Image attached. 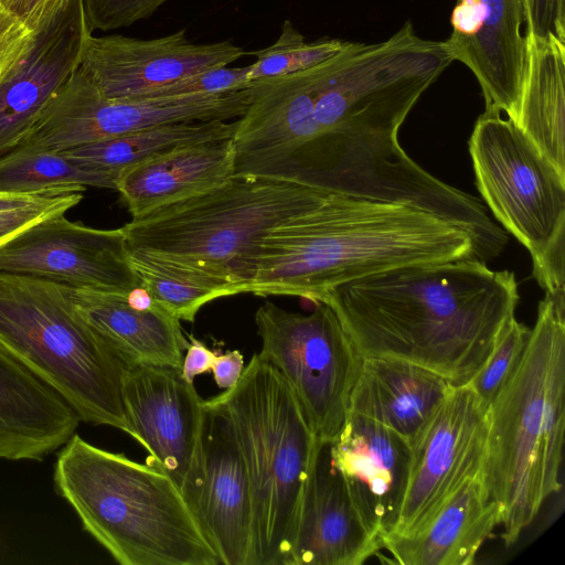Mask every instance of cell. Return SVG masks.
I'll return each instance as SVG.
<instances>
[{"label": "cell", "mask_w": 565, "mask_h": 565, "mask_svg": "<svg viewBox=\"0 0 565 565\" xmlns=\"http://www.w3.org/2000/svg\"><path fill=\"white\" fill-rule=\"evenodd\" d=\"M454 62L444 42L405 22L376 43L349 44L288 75L254 79L234 134L239 160L259 172H296L360 199L428 207L443 183L413 161L398 130Z\"/></svg>", "instance_id": "cell-1"}, {"label": "cell", "mask_w": 565, "mask_h": 565, "mask_svg": "<svg viewBox=\"0 0 565 565\" xmlns=\"http://www.w3.org/2000/svg\"><path fill=\"white\" fill-rule=\"evenodd\" d=\"M519 299L513 271L458 259L376 273L319 301L335 312L361 359L406 361L460 386L486 363Z\"/></svg>", "instance_id": "cell-2"}, {"label": "cell", "mask_w": 565, "mask_h": 565, "mask_svg": "<svg viewBox=\"0 0 565 565\" xmlns=\"http://www.w3.org/2000/svg\"><path fill=\"white\" fill-rule=\"evenodd\" d=\"M458 259L479 260L462 228L411 205L331 190L258 242L243 294L316 303L329 289L376 273Z\"/></svg>", "instance_id": "cell-3"}, {"label": "cell", "mask_w": 565, "mask_h": 565, "mask_svg": "<svg viewBox=\"0 0 565 565\" xmlns=\"http://www.w3.org/2000/svg\"><path fill=\"white\" fill-rule=\"evenodd\" d=\"M565 287L545 291L523 356L489 405L483 483L513 545L558 492L565 427Z\"/></svg>", "instance_id": "cell-4"}, {"label": "cell", "mask_w": 565, "mask_h": 565, "mask_svg": "<svg viewBox=\"0 0 565 565\" xmlns=\"http://www.w3.org/2000/svg\"><path fill=\"white\" fill-rule=\"evenodd\" d=\"M54 482L83 527L121 565H220L177 484L160 469L79 435L57 455Z\"/></svg>", "instance_id": "cell-5"}, {"label": "cell", "mask_w": 565, "mask_h": 565, "mask_svg": "<svg viewBox=\"0 0 565 565\" xmlns=\"http://www.w3.org/2000/svg\"><path fill=\"white\" fill-rule=\"evenodd\" d=\"M329 191L295 174H234L209 191L134 217L121 230L130 254L230 282L242 294L258 242Z\"/></svg>", "instance_id": "cell-6"}, {"label": "cell", "mask_w": 565, "mask_h": 565, "mask_svg": "<svg viewBox=\"0 0 565 565\" xmlns=\"http://www.w3.org/2000/svg\"><path fill=\"white\" fill-rule=\"evenodd\" d=\"M73 288L0 273V344L55 390L81 420L132 437L122 398L127 365L77 312Z\"/></svg>", "instance_id": "cell-7"}, {"label": "cell", "mask_w": 565, "mask_h": 565, "mask_svg": "<svg viewBox=\"0 0 565 565\" xmlns=\"http://www.w3.org/2000/svg\"><path fill=\"white\" fill-rule=\"evenodd\" d=\"M215 398L232 422L250 482L252 565H291L316 436L285 377L259 352Z\"/></svg>", "instance_id": "cell-8"}, {"label": "cell", "mask_w": 565, "mask_h": 565, "mask_svg": "<svg viewBox=\"0 0 565 565\" xmlns=\"http://www.w3.org/2000/svg\"><path fill=\"white\" fill-rule=\"evenodd\" d=\"M476 184L495 218L529 250L545 290L565 287V178L503 111L487 108L469 139Z\"/></svg>", "instance_id": "cell-9"}, {"label": "cell", "mask_w": 565, "mask_h": 565, "mask_svg": "<svg viewBox=\"0 0 565 565\" xmlns=\"http://www.w3.org/2000/svg\"><path fill=\"white\" fill-rule=\"evenodd\" d=\"M315 305L303 315L266 301L255 322L259 353L285 377L315 436L333 440L347 419L362 359L332 308Z\"/></svg>", "instance_id": "cell-10"}, {"label": "cell", "mask_w": 565, "mask_h": 565, "mask_svg": "<svg viewBox=\"0 0 565 565\" xmlns=\"http://www.w3.org/2000/svg\"><path fill=\"white\" fill-rule=\"evenodd\" d=\"M250 98L249 87L218 94L108 98L78 65L21 145L61 152L161 125L238 119Z\"/></svg>", "instance_id": "cell-11"}, {"label": "cell", "mask_w": 565, "mask_h": 565, "mask_svg": "<svg viewBox=\"0 0 565 565\" xmlns=\"http://www.w3.org/2000/svg\"><path fill=\"white\" fill-rule=\"evenodd\" d=\"M488 427V406L471 385L451 386L409 441L407 487L388 534L406 535L422 529L462 486L482 472Z\"/></svg>", "instance_id": "cell-12"}, {"label": "cell", "mask_w": 565, "mask_h": 565, "mask_svg": "<svg viewBox=\"0 0 565 565\" xmlns=\"http://www.w3.org/2000/svg\"><path fill=\"white\" fill-rule=\"evenodd\" d=\"M0 273L121 295L140 286L121 227L94 228L65 214L45 217L3 243Z\"/></svg>", "instance_id": "cell-13"}, {"label": "cell", "mask_w": 565, "mask_h": 565, "mask_svg": "<svg viewBox=\"0 0 565 565\" xmlns=\"http://www.w3.org/2000/svg\"><path fill=\"white\" fill-rule=\"evenodd\" d=\"M122 398L132 438L149 452L146 463L163 471L188 504L201 478L204 401L179 370L151 365L127 366Z\"/></svg>", "instance_id": "cell-14"}, {"label": "cell", "mask_w": 565, "mask_h": 565, "mask_svg": "<svg viewBox=\"0 0 565 565\" xmlns=\"http://www.w3.org/2000/svg\"><path fill=\"white\" fill-rule=\"evenodd\" d=\"M201 478L188 505L224 565H252L253 499L234 428L215 397L204 401Z\"/></svg>", "instance_id": "cell-15"}, {"label": "cell", "mask_w": 565, "mask_h": 565, "mask_svg": "<svg viewBox=\"0 0 565 565\" xmlns=\"http://www.w3.org/2000/svg\"><path fill=\"white\" fill-rule=\"evenodd\" d=\"M245 54L230 41L190 42L185 29L151 40L90 34L79 67L108 98H142L192 74L227 66Z\"/></svg>", "instance_id": "cell-16"}, {"label": "cell", "mask_w": 565, "mask_h": 565, "mask_svg": "<svg viewBox=\"0 0 565 565\" xmlns=\"http://www.w3.org/2000/svg\"><path fill=\"white\" fill-rule=\"evenodd\" d=\"M449 54L477 78L487 108L515 121L527 60L523 0H457Z\"/></svg>", "instance_id": "cell-17"}, {"label": "cell", "mask_w": 565, "mask_h": 565, "mask_svg": "<svg viewBox=\"0 0 565 565\" xmlns=\"http://www.w3.org/2000/svg\"><path fill=\"white\" fill-rule=\"evenodd\" d=\"M92 32L83 0H66L34 31L30 51L0 78V156L25 139L78 67Z\"/></svg>", "instance_id": "cell-18"}, {"label": "cell", "mask_w": 565, "mask_h": 565, "mask_svg": "<svg viewBox=\"0 0 565 565\" xmlns=\"http://www.w3.org/2000/svg\"><path fill=\"white\" fill-rule=\"evenodd\" d=\"M382 548L355 508L331 452L316 437L303 483L291 565H361Z\"/></svg>", "instance_id": "cell-19"}, {"label": "cell", "mask_w": 565, "mask_h": 565, "mask_svg": "<svg viewBox=\"0 0 565 565\" xmlns=\"http://www.w3.org/2000/svg\"><path fill=\"white\" fill-rule=\"evenodd\" d=\"M331 452L364 523L382 539L393 530L406 491L409 441L373 419L348 413L331 440Z\"/></svg>", "instance_id": "cell-20"}, {"label": "cell", "mask_w": 565, "mask_h": 565, "mask_svg": "<svg viewBox=\"0 0 565 565\" xmlns=\"http://www.w3.org/2000/svg\"><path fill=\"white\" fill-rule=\"evenodd\" d=\"M81 422L75 409L0 344V458L41 460Z\"/></svg>", "instance_id": "cell-21"}, {"label": "cell", "mask_w": 565, "mask_h": 565, "mask_svg": "<svg viewBox=\"0 0 565 565\" xmlns=\"http://www.w3.org/2000/svg\"><path fill=\"white\" fill-rule=\"evenodd\" d=\"M501 524L498 503L482 472L462 486L422 529L381 539L401 565H470L483 543Z\"/></svg>", "instance_id": "cell-22"}, {"label": "cell", "mask_w": 565, "mask_h": 565, "mask_svg": "<svg viewBox=\"0 0 565 565\" xmlns=\"http://www.w3.org/2000/svg\"><path fill=\"white\" fill-rule=\"evenodd\" d=\"M235 167L233 137L179 146L122 172L116 191L134 218L224 183Z\"/></svg>", "instance_id": "cell-23"}, {"label": "cell", "mask_w": 565, "mask_h": 565, "mask_svg": "<svg viewBox=\"0 0 565 565\" xmlns=\"http://www.w3.org/2000/svg\"><path fill=\"white\" fill-rule=\"evenodd\" d=\"M74 306L81 317L128 365L181 370L189 342L181 321L159 305L134 307L127 295L75 289Z\"/></svg>", "instance_id": "cell-24"}, {"label": "cell", "mask_w": 565, "mask_h": 565, "mask_svg": "<svg viewBox=\"0 0 565 565\" xmlns=\"http://www.w3.org/2000/svg\"><path fill=\"white\" fill-rule=\"evenodd\" d=\"M451 384L425 367L388 358L362 359L349 412L373 419L411 441Z\"/></svg>", "instance_id": "cell-25"}, {"label": "cell", "mask_w": 565, "mask_h": 565, "mask_svg": "<svg viewBox=\"0 0 565 565\" xmlns=\"http://www.w3.org/2000/svg\"><path fill=\"white\" fill-rule=\"evenodd\" d=\"M515 124L565 178V44L527 41Z\"/></svg>", "instance_id": "cell-26"}, {"label": "cell", "mask_w": 565, "mask_h": 565, "mask_svg": "<svg viewBox=\"0 0 565 565\" xmlns=\"http://www.w3.org/2000/svg\"><path fill=\"white\" fill-rule=\"evenodd\" d=\"M237 119L168 124L61 151L84 169L102 175L116 190L118 177L139 163L179 146L232 138Z\"/></svg>", "instance_id": "cell-27"}, {"label": "cell", "mask_w": 565, "mask_h": 565, "mask_svg": "<svg viewBox=\"0 0 565 565\" xmlns=\"http://www.w3.org/2000/svg\"><path fill=\"white\" fill-rule=\"evenodd\" d=\"M108 189L105 179L61 152L20 145L0 156V193L36 194L50 190Z\"/></svg>", "instance_id": "cell-28"}, {"label": "cell", "mask_w": 565, "mask_h": 565, "mask_svg": "<svg viewBox=\"0 0 565 565\" xmlns=\"http://www.w3.org/2000/svg\"><path fill=\"white\" fill-rule=\"evenodd\" d=\"M140 285L162 309L193 322L200 309L218 298L239 294L236 286L156 259L130 254Z\"/></svg>", "instance_id": "cell-29"}, {"label": "cell", "mask_w": 565, "mask_h": 565, "mask_svg": "<svg viewBox=\"0 0 565 565\" xmlns=\"http://www.w3.org/2000/svg\"><path fill=\"white\" fill-rule=\"evenodd\" d=\"M350 41L323 38L307 42L286 20L279 38L271 45L252 52L256 61L248 65L249 81L292 74L312 67L342 51Z\"/></svg>", "instance_id": "cell-30"}, {"label": "cell", "mask_w": 565, "mask_h": 565, "mask_svg": "<svg viewBox=\"0 0 565 565\" xmlns=\"http://www.w3.org/2000/svg\"><path fill=\"white\" fill-rule=\"evenodd\" d=\"M82 199L83 192L66 189L36 194L0 193V246L45 217L65 214Z\"/></svg>", "instance_id": "cell-31"}, {"label": "cell", "mask_w": 565, "mask_h": 565, "mask_svg": "<svg viewBox=\"0 0 565 565\" xmlns=\"http://www.w3.org/2000/svg\"><path fill=\"white\" fill-rule=\"evenodd\" d=\"M531 329L511 318L503 328L491 354L469 382L489 407L518 367L526 348Z\"/></svg>", "instance_id": "cell-32"}, {"label": "cell", "mask_w": 565, "mask_h": 565, "mask_svg": "<svg viewBox=\"0 0 565 565\" xmlns=\"http://www.w3.org/2000/svg\"><path fill=\"white\" fill-rule=\"evenodd\" d=\"M248 72V65L244 67H213L186 76L142 98L241 90L247 88L250 83Z\"/></svg>", "instance_id": "cell-33"}, {"label": "cell", "mask_w": 565, "mask_h": 565, "mask_svg": "<svg viewBox=\"0 0 565 565\" xmlns=\"http://www.w3.org/2000/svg\"><path fill=\"white\" fill-rule=\"evenodd\" d=\"M169 0H83L92 31L129 26L152 15Z\"/></svg>", "instance_id": "cell-34"}, {"label": "cell", "mask_w": 565, "mask_h": 565, "mask_svg": "<svg viewBox=\"0 0 565 565\" xmlns=\"http://www.w3.org/2000/svg\"><path fill=\"white\" fill-rule=\"evenodd\" d=\"M527 41L565 44V0H523Z\"/></svg>", "instance_id": "cell-35"}, {"label": "cell", "mask_w": 565, "mask_h": 565, "mask_svg": "<svg viewBox=\"0 0 565 565\" xmlns=\"http://www.w3.org/2000/svg\"><path fill=\"white\" fill-rule=\"evenodd\" d=\"M33 40L34 32L15 15L0 7V78L26 55Z\"/></svg>", "instance_id": "cell-36"}, {"label": "cell", "mask_w": 565, "mask_h": 565, "mask_svg": "<svg viewBox=\"0 0 565 565\" xmlns=\"http://www.w3.org/2000/svg\"><path fill=\"white\" fill-rule=\"evenodd\" d=\"M66 0H0V7L15 15L34 32Z\"/></svg>", "instance_id": "cell-37"}, {"label": "cell", "mask_w": 565, "mask_h": 565, "mask_svg": "<svg viewBox=\"0 0 565 565\" xmlns=\"http://www.w3.org/2000/svg\"><path fill=\"white\" fill-rule=\"evenodd\" d=\"M185 351L180 374L183 380L193 383L196 375L211 371L216 353L193 337Z\"/></svg>", "instance_id": "cell-38"}, {"label": "cell", "mask_w": 565, "mask_h": 565, "mask_svg": "<svg viewBox=\"0 0 565 565\" xmlns=\"http://www.w3.org/2000/svg\"><path fill=\"white\" fill-rule=\"evenodd\" d=\"M244 370V356L238 350L217 355L213 362L215 383L220 388H230L236 384Z\"/></svg>", "instance_id": "cell-39"}]
</instances>
